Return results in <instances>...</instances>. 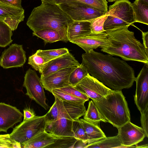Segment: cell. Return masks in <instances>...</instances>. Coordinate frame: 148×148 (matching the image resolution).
Masks as SVG:
<instances>
[{
    "mask_svg": "<svg viewBox=\"0 0 148 148\" xmlns=\"http://www.w3.org/2000/svg\"><path fill=\"white\" fill-rule=\"evenodd\" d=\"M32 34L33 36H36L42 39L45 43L61 41V36L58 32L51 28L43 29L33 32Z\"/></svg>",
    "mask_w": 148,
    "mask_h": 148,
    "instance_id": "cell-23",
    "label": "cell"
},
{
    "mask_svg": "<svg viewBox=\"0 0 148 148\" xmlns=\"http://www.w3.org/2000/svg\"><path fill=\"white\" fill-rule=\"evenodd\" d=\"M58 5L74 21H92L107 13L79 2L63 3Z\"/></svg>",
    "mask_w": 148,
    "mask_h": 148,
    "instance_id": "cell-7",
    "label": "cell"
},
{
    "mask_svg": "<svg viewBox=\"0 0 148 148\" xmlns=\"http://www.w3.org/2000/svg\"><path fill=\"white\" fill-rule=\"evenodd\" d=\"M117 135L121 145L132 146L142 141L145 137L142 127L128 121L118 129Z\"/></svg>",
    "mask_w": 148,
    "mask_h": 148,
    "instance_id": "cell-12",
    "label": "cell"
},
{
    "mask_svg": "<svg viewBox=\"0 0 148 148\" xmlns=\"http://www.w3.org/2000/svg\"><path fill=\"white\" fill-rule=\"evenodd\" d=\"M129 26L116 27L105 31L110 43L101 46V51L125 61H133L148 64V53L143 44L136 38Z\"/></svg>",
    "mask_w": 148,
    "mask_h": 148,
    "instance_id": "cell-2",
    "label": "cell"
},
{
    "mask_svg": "<svg viewBox=\"0 0 148 148\" xmlns=\"http://www.w3.org/2000/svg\"><path fill=\"white\" fill-rule=\"evenodd\" d=\"M135 22L148 25V0H136L132 3Z\"/></svg>",
    "mask_w": 148,
    "mask_h": 148,
    "instance_id": "cell-22",
    "label": "cell"
},
{
    "mask_svg": "<svg viewBox=\"0 0 148 148\" xmlns=\"http://www.w3.org/2000/svg\"><path fill=\"white\" fill-rule=\"evenodd\" d=\"M92 21H74L69 24L67 32L68 41H70L91 33L90 25Z\"/></svg>",
    "mask_w": 148,
    "mask_h": 148,
    "instance_id": "cell-19",
    "label": "cell"
},
{
    "mask_svg": "<svg viewBox=\"0 0 148 148\" xmlns=\"http://www.w3.org/2000/svg\"><path fill=\"white\" fill-rule=\"evenodd\" d=\"M87 135L88 144L95 142L106 137L101 129L99 123L92 122L84 119H79Z\"/></svg>",
    "mask_w": 148,
    "mask_h": 148,
    "instance_id": "cell-21",
    "label": "cell"
},
{
    "mask_svg": "<svg viewBox=\"0 0 148 148\" xmlns=\"http://www.w3.org/2000/svg\"><path fill=\"white\" fill-rule=\"evenodd\" d=\"M82 58L89 74L111 89L129 88L135 81L134 71L125 60L93 49L82 54Z\"/></svg>",
    "mask_w": 148,
    "mask_h": 148,
    "instance_id": "cell-1",
    "label": "cell"
},
{
    "mask_svg": "<svg viewBox=\"0 0 148 148\" xmlns=\"http://www.w3.org/2000/svg\"><path fill=\"white\" fill-rule=\"evenodd\" d=\"M93 101L107 122L117 129L130 121L127 103L121 90H113L105 97Z\"/></svg>",
    "mask_w": 148,
    "mask_h": 148,
    "instance_id": "cell-4",
    "label": "cell"
},
{
    "mask_svg": "<svg viewBox=\"0 0 148 148\" xmlns=\"http://www.w3.org/2000/svg\"><path fill=\"white\" fill-rule=\"evenodd\" d=\"M140 121L145 135V137H148V109L140 113Z\"/></svg>",
    "mask_w": 148,
    "mask_h": 148,
    "instance_id": "cell-37",
    "label": "cell"
},
{
    "mask_svg": "<svg viewBox=\"0 0 148 148\" xmlns=\"http://www.w3.org/2000/svg\"><path fill=\"white\" fill-rule=\"evenodd\" d=\"M108 1L109 2H113L114 1H116L117 0H108Z\"/></svg>",
    "mask_w": 148,
    "mask_h": 148,
    "instance_id": "cell-42",
    "label": "cell"
},
{
    "mask_svg": "<svg viewBox=\"0 0 148 148\" xmlns=\"http://www.w3.org/2000/svg\"><path fill=\"white\" fill-rule=\"evenodd\" d=\"M0 148H22L20 144L12 138L10 134L0 135Z\"/></svg>",
    "mask_w": 148,
    "mask_h": 148,
    "instance_id": "cell-34",
    "label": "cell"
},
{
    "mask_svg": "<svg viewBox=\"0 0 148 148\" xmlns=\"http://www.w3.org/2000/svg\"><path fill=\"white\" fill-rule=\"evenodd\" d=\"M107 16V15L106 14L96 18L92 21L90 25L91 33L97 34L105 32L103 29V25Z\"/></svg>",
    "mask_w": 148,
    "mask_h": 148,
    "instance_id": "cell-32",
    "label": "cell"
},
{
    "mask_svg": "<svg viewBox=\"0 0 148 148\" xmlns=\"http://www.w3.org/2000/svg\"><path fill=\"white\" fill-rule=\"evenodd\" d=\"M136 148H148V144H146L144 145H140V146H136Z\"/></svg>",
    "mask_w": 148,
    "mask_h": 148,
    "instance_id": "cell-41",
    "label": "cell"
},
{
    "mask_svg": "<svg viewBox=\"0 0 148 148\" xmlns=\"http://www.w3.org/2000/svg\"><path fill=\"white\" fill-rule=\"evenodd\" d=\"M55 101L49 111L45 114L46 123L54 121L58 119L59 114V99L54 97Z\"/></svg>",
    "mask_w": 148,
    "mask_h": 148,
    "instance_id": "cell-33",
    "label": "cell"
},
{
    "mask_svg": "<svg viewBox=\"0 0 148 148\" xmlns=\"http://www.w3.org/2000/svg\"><path fill=\"white\" fill-rule=\"evenodd\" d=\"M12 30L5 23L0 20V47H5L12 41Z\"/></svg>",
    "mask_w": 148,
    "mask_h": 148,
    "instance_id": "cell-29",
    "label": "cell"
},
{
    "mask_svg": "<svg viewBox=\"0 0 148 148\" xmlns=\"http://www.w3.org/2000/svg\"><path fill=\"white\" fill-rule=\"evenodd\" d=\"M142 32L143 44L145 47L146 52L148 53V32Z\"/></svg>",
    "mask_w": 148,
    "mask_h": 148,
    "instance_id": "cell-40",
    "label": "cell"
},
{
    "mask_svg": "<svg viewBox=\"0 0 148 148\" xmlns=\"http://www.w3.org/2000/svg\"><path fill=\"white\" fill-rule=\"evenodd\" d=\"M135 81L134 102L141 113L148 109V64H144Z\"/></svg>",
    "mask_w": 148,
    "mask_h": 148,
    "instance_id": "cell-10",
    "label": "cell"
},
{
    "mask_svg": "<svg viewBox=\"0 0 148 148\" xmlns=\"http://www.w3.org/2000/svg\"><path fill=\"white\" fill-rule=\"evenodd\" d=\"M57 137L45 130L36 134L21 145L22 148H45L53 143Z\"/></svg>",
    "mask_w": 148,
    "mask_h": 148,
    "instance_id": "cell-20",
    "label": "cell"
},
{
    "mask_svg": "<svg viewBox=\"0 0 148 148\" xmlns=\"http://www.w3.org/2000/svg\"><path fill=\"white\" fill-rule=\"evenodd\" d=\"M77 67L73 66L62 69L45 77H40L43 88L51 92L53 90L71 85L69 80V75Z\"/></svg>",
    "mask_w": 148,
    "mask_h": 148,
    "instance_id": "cell-13",
    "label": "cell"
},
{
    "mask_svg": "<svg viewBox=\"0 0 148 148\" xmlns=\"http://www.w3.org/2000/svg\"><path fill=\"white\" fill-rule=\"evenodd\" d=\"M88 74L86 68L82 63L70 74L69 80L71 85L74 87L83 79Z\"/></svg>",
    "mask_w": 148,
    "mask_h": 148,
    "instance_id": "cell-27",
    "label": "cell"
},
{
    "mask_svg": "<svg viewBox=\"0 0 148 148\" xmlns=\"http://www.w3.org/2000/svg\"><path fill=\"white\" fill-rule=\"evenodd\" d=\"M79 140L74 137L61 136L57 137L54 142L47 148H73Z\"/></svg>",
    "mask_w": 148,
    "mask_h": 148,
    "instance_id": "cell-28",
    "label": "cell"
},
{
    "mask_svg": "<svg viewBox=\"0 0 148 148\" xmlns=\"http://www.w3.org/2000/svg\"><path fill=\"white\" fill-rule=\"evenodd\" d=\"M70 42L75 44L87 53L91 50L101 46H107L110 43L105 32L100 33H92L83 37L73 40Z\"/></svg>",
    "mask_w": 148,
    "mask_h": 148,
    "instance_id": "cell-17",
    "label": "cell"
},
{
    "mask_svg": "<svg viewBox=\"0 0 148 148\" xmlns=\"http://www.w3.org/2000/svg\"><path fill=\"white\" fill-rule=\"evenodd\" d=\"M103 25L106 31L116 27L130 26L135 23L132 3L128 0H117L109 6Z\"/></svg>",
    "mask_w": 148,
    "mask_h": 148,
    "instance_id": "cell-5",
    "label": "cell"
},
{
    "mask_svg": "<svg viewBox=\"0 0 148 148\" xmlns=\"http://www.w3.org/2000/svg\"><path fill=\"white\" fill-rule=\"evenodd\" d=\"M80 64L69 52L45 63L41 73L40 77H45L59 70Z\"/></svg>",
    "mask_w": 148,
    "mask_h": 148,
    "instance_id": "cell-15",
    "label": "cell"
},
{
    "mask_svg": "<svg viewBox=\"0 0 148 148\" xmlns=\"http://www.w3.org/2000/svg\"><path fill=\"white\" fill-rule=\"evenodd\" d=\"M69 52L67 48H64L47 50L39 49L36 51V53L43 58L45 63Z\"/></svg>",
    "mask_w": 148,
    "mask_h": 148,
    "instance_id": "cell-26",
    "label": "cell"
},
{
    "mask_svg": "<svg viewBox=\"0 0 148 148\" xmlns=\"http://www.w3.org/2000/svg\"><path fill=\"white\" fill-rule=\"evenodd\" d=\"M74 21L58 5L42 1L40 6L33 9L26 24L33 32L54 29L59 33L61 41L67 42L68 27Z\"/></svg>",
    "mask_w": 148,
    "mask_h": 148,
    "instance_id": "cell-3",
    "label": "cell"
},
{
    "mask_svg": "<svg viewBox=\"0 0 148 148\" xmlns=\"http://www.w3.org/2000/svg\"><path fill=\"white\" fill-rule=\"evenodd\" d=\"M25 18L24 10L0 1V20L6 24L12 31L16 30Z\"/></svg>",
    "mask_w": 148,
    "mask_h": 148,
    "instance_id": "cell-14",
    "label": "cell"
},
{
    "mask_svg": "<svg viewBox=\"0 0 148 148\" xmlns=\"http://www.w3.org/2000/svg\"><path fill=\"white\" fill-rule=\"evenodd\" d=\"M121 144L117 135L106 137L90 144H87L84 148H119Z\"/></svg>",
    "mask_w": 148,
    "mask_h": 148,
    "instance_id": "cell-24",
    "label": "cell"
},
{
    "mask_svg": "<svg viewBox=\"0 0 148 148\" xmlns=\"http://www.w3.org/2000/svg\"><path fill=\"white\" fill-rule=\"evenodd\" d=\"M26 60L25 52L22 45L12 44L2 52L0 66L4 69L22 67Z\"/></svg>",
    "mask_w": 148,
    "mask_h": 148,
    "instance_id": "cell-11",
    "label": "cell"
},
{
    "mask_svg": "<svg viewBox=\"0 0 148 148\" xmlns=\"http://www.w3.org/2000/svg\"><path fill=\"white\" fill-rule=\"evenodd\" d=\"M84 116V119L95 122H107L92 100L89 102L88 108Z\"/></svg>",
    "mask_w": 148,
    "mask_h": 148,
    "instance_id": "cell-25",
    "label": "cell"
},
{
    "mask_svg": "<svg viewBox=\"0 0 148 148\" xmlns=\"http://www.w3.org/2000/svg\"><path fill=\"white\" fill-rule=\"evenodd\" d=\"M62 91L74 97L85 100H89V98L71 85L59 88Z\"/></svg>",
    "mask_w": 148,
    "mask_h": 148,
    "instance_id": "cell-36",
    "label": "cell"
},
{
    "mask_svg": "<svg viewBox=\"0 0 148 148\" xmlns=\"http://www.w3.org/2000/svg\"><path fill=\"white\" fill-rule=\"evenodd\" d=\"M73 121L64 117L46 123L45 131L56 137H74L72 127Z\"/></svg>",
    "mask_w": 148,
    "mask_h": 148,
    "instance_id": "cell-18",
    "label": "cell"
},
{
    "mask_svg": "<svg viewBox=\"0 0 148 148\" xmlns=\"http://www.w3.org/2000/svg\"><path fill=\"white\" fill-rule=\"evenodd\" d=\"M72 129L74 137L84 144L88 143L87 137L79 119L73 121Z\"/></svg>",
    "mask_w": 148,
    "mask_h": 148,
    "instance_id": "cell-31",
    "label": "cell"
},
{
    "mask_svg": "<svg viewBox=\"0 0 148 148\" xmlns=\"http://www.w3.org/2000/svg\"><path fill=\"white\" fill-rule=\"evenodd\" d=\"M51 93L54 96L62 101L76 104H84L86 101L83 99L74 97L66 93L59 89L53 90Z\"/></svg>",
    "mask_w": 148,
    "mask_h": 148,
    "instance_id": "cell-30",
    "label": "cell"
},
{
    "mask_svg": "<svg viewBox=\"0 0 148 148\" xmlns=\"http://www.w3.org/2000/svg\"><path fill=\"white\" fill-rule=\"evenodd\" d=\"M28 63L35 70L38 71L41 73L45 63L43 58L36 53L29 57Z\"/></svg>",
    "mask_w": 148,
    "mask_h": 148,
    "instance_id": "cell-35",
    "label": "cell"
},
{
    "mask_svg": "<svg viewBox=\"0 0 148 148\" xmlns=\"http://www.w3.org/2000/svg\"><path fill=\"white\" fill-rule=\"evenodd\" d=\"M46 125L45 115L35 116L31 119L23 120L13 129L10 135L21 146L36 134L45 130Z\"/></svg>",
    "mask_w": 148,
    "mask_h": 148,
    "instance_id": "cell-6",
    "label": "cell"
},
{
    "mask_svg": "<svg viewBox=\"0 0 148 148\" xmlns=\"http://www.w3.org/2000/svg\"><path fill=\"white\" fill-rule=\"evenodd\" d=\"M1 1L13 6L22 8L21 0H0Z\"/></svg>",
    "mask_w": 148,
    "mask_h": 148,
    "instance_id": "cell-39",
    "label": "cell"
},
{
    "mask_svg": "<svg viewBox=\"0 0 148 148\" xmlns=\"http://www.w3.org/2000/svg\"><path fill=\"white\" fill-rule=\"evenodd\" d=\"M24 78L23 86L26 89V94L45 110H47L49 106L46 103L44 88L36 71L29 69L26 72Z\"/></svg>",
    "mask_w": 148,
    "mask_h": 148,
    "instance_id": "cell-8",
    "label": "cell"
},
{
    "mask_svg": "<svg viewBox=\"0 0 148 148\" xmlns=\"http://www.w3.org/2000/svg\"><path fill=\"white\" fill-rule=\"evenodd\" d=\"M74 87L92 101L105 97L113 90L89 74Z\"/></svg>",
    "mask_w": 148,
    "mask_h": 148,
    "instance_id": "cell-9",
    "label": "cell"
},
{
    "mask_svg": "<svg viewBox=\"0 0 148 148\" xmlns=\"http://www.w3.org/2000/svg\"><path fill=\"white\" fill-rule=\"evenodd\" d=\"M24 120H29L32 118L36 116V114L32 109L29 108H25L23 110Z\"/></svg>",
    "mask_w": 148,
    "mask_h": 148,
    "instance_id": "cell-38",
    "label": "cell"
},
{
    "mask_svg": "<svg viewBox=\"0 0 148 148\" xmlns=\"http://www.w3.org/2000/svg\"><path fill=\"white\" fill-rule=\"evenodd\" d=\"M23 116L16 107L0 103V132H6L9 128L21 121Z\"/></svg>",
    "mask_w": 148,
    "mask_h": 148,
    "instance_id": "cell-16",
    "label": "cell"
}]
</instances>
